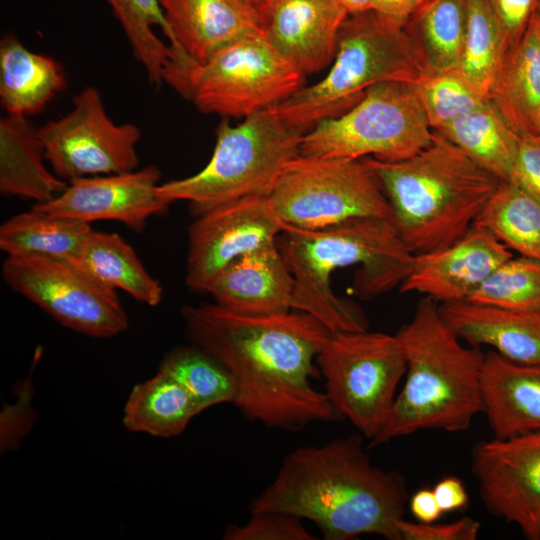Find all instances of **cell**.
<instances>
[{"label": "cell", "instance_id": "cell-46", "mask_svg": "<svg viewBox=\"0 0 540 540\" xmlns=\"http://www.w3.org/2000/svg\"><path fill=\"white\" fill-rule=\"evenodd\" d=\"M536 12L540 15V0H536Z\"/></svg>", "mask_w": 540, "mask_h": 540}, {"label": "cell", "instance_id": "cell-13", "mask_svg": "<svg viewBox=\"0 0 540 540\" xmlns=\"http://www.w3.org/2000/svg\"><path fill=\"white\" fill-rule=\"evenodd\" d=\"M72 104L66 115L37 128L45 160L53 172L69 182L136 170L140 129L132 123L113 122L93 86L74 95Z\"/></svg>", "mask_w": 540, "mask_h": 540}, {"label": "cell", "instance_id": "cell-1", "mask_svg": "<svg viewBox=\"0 0 540 540\" xmlns=\"http://www.w3.org/2000/svg\"><path fill=\"white\" fill-rule=\"evenodd\" d=\"M182 316L192 343L233 377V404L246 418L290 432L340 418L312 385L320 374L314 361L333 333L314 316L246 314L217 303L185 306Z\"/></svg>", "mask_w": 540, "mask_h": 540}, {"label": "cell", "instance_id": "cell-43", "mask_svg": "<svg viewBox=\"0 0 540 540\" xmlns=\"http://www.w3.org/2000/svg\"><path fill=\"white\" fill-rule=\"evenodd\" d=\"M409 509L412 515L422 523L435 522L442 515L433 489L423 488L410 496Z\"/></svg>", "mask_w": 540, "mask_h": 540}, {"label": "cell", "instance_id": "cell-35", "mask_svg": "<svg viewBox=\"0 0 540 540\" xmlns=\"http://www.w3.org/2000/svg\"><path fill=\"white\" fill-rule=\"evenodd\" d=\"M415 86L433 131L441 130L490 100L458 69L428 73Z\"/></svg>", "mask_w": 540, "mask_h": 540}, {"label": "cell", "instance_id": "cell-47", "mask_svg": "<svg viewBox=\"0 0 540 540\" xmlns=\"http://www.w3.org/2000/svg\"><path fill=\"white\" fill-rule=\"evenodd\" d=\"M538 136L540 138V112H539V119H538Z\"/></svg>", "mask_w": 540, "mask_h": 540}, {"label": "cell", "instance_id": "cell-45", "mask_svg": "<svg viewBox=\"0 0 540 540\" xmlns=\"http://www.w3.org/2000/svg\"><path fill=\"white\" fill-rule=\"evenodd\" d=\"M242 1L256 9V6L260 0H242Z\"/></svg>", "mask_w": 540, "mask_h": 540}, {"label": "cell", "instance_id": "cell-12", "mask_svg": "<svg viewBox=\"0 0 540 540\" xmlns=\"http://www.w3.org/2000/svg\"><path fill=\"white\" fill-rule=\"evenodd\" d=\"M1 272L12 290L75 332L111 338L128 328V316L116 290L70 260L36 254L7 255Z\"/></svg>", "mask_w": 540, "mask_h": 540}, {"label": "cell", "instance_id": "cell-11", "mask_svg": "<svg viewBox=\"0 0 540 540\" xmlns=\"http://www.w3.org/2000/svg\"><path fill=\"white\" fill-rule=\"evenodd\" d=\"M318 369L325 394L368 441L385 424L406 372L398 337L382 332H333L320 351Z\"/></svg>", "mask_w": 540, "mask_h": 540}, {"label": "cell", "instance_id": "cell-6", "mask_svg": "<svg viewBox=\"0 0 540 540\" xmlns=\"http://www.w3.org/2000/svg\"><path fill=\"white\" fill-rule=\"evenodd\" d=\"M426 74L420 50L406 27L390 25L368 10L344 20L327 74L270 109L285 124L306 133L318 122L352 108L376 84L417 83Z\"/></svg>", "mask_w": 540, "mask_h": 540}, {"label": "cell", "instance_id": "cell-28", "mask_svg": "<svg viewBox=\"0 0 540 540\" xmlns=\"http://www.w3.org/2000/svg\"><path fill=\"white\" fill-rule=\"evenodd\" d=\"M436 132L502 181H509L518 135L491 100Z\"/></svg>", "mask_w": 540, "mask_h": 540}, {"label": "cell", "instance_id": "cell-34", "mask_svg": "<svg viewBox=\"0 0 540 540\" xmlns=\"http://www.w3.org/2000/svg\"><path fill=\"white\" fill-rule=\"evenodd\" d=\"M159 369L177 380L202 411L214 405L234 402L236 387L229 371L194 344L168 352Z\"/></svg>", "mask_w": 540, "mask_h": 540}, {"label": "cell", "instance_id": "cell-17", "mask_svg": "<svg viewBox=\"0 0 540 540\" xmlns=\"http://www.w3.org/2000/svg\"><path fill=\"white\" fill-rule=\"evenodd\" d=\"M511 251L488 230L473 224L450 246L415 254L400 292H416L436 302L467 300L504 262Z\"/></svg>", "mask_w": 540, "mask_h": 540}, {"label": "cell", "instance_id": "cell-20", "mask_svg": "<svg viewBox=\"0 0 540 540\" xmlns=\"http://www.w3.org/2000/svg\"><path fill=\"white\" fill-rule=\"evenodd\" d=\"M293 276L277 246L269 244L228 264L206 288L215 303L246 314L292 310Z\"/></svg>", "mask_w": 540, "mask_h": 540}, {"label": "cell", "instance_id": "cell-16", "mask_svg": "<svg viewBox=\"0 0 540 540\" xmlns=\"http://www.w3.org/2000/svg\"><path fill=\"white\" fill-rule=\"evenodd\" d=\"M160 178L155 165L126 173L77 178L69 181L58 196L36 203L33 208L88 224L113 220L141 232L151 217L165 214L170 205L156 193Z\"/></svg>", "mask_w": 540, "mask_h": 540}, {"label": "cell", "instance_id": "cell-40", "mask_svg": "<svg viewBox=\"0 0 540 540\" xmlns=\"http://www.w3.org/2000/svg\"><path fill=\"white\" fill-rule=\"evenodd\" d=\"M540 200V138L518 136L517 152L509 181Z\"/></svg>", "mask_w": 540, "mask_h": 540}, {"label": "cell", "instance_id": "cell-29", "mask_svg": "<svg viewBox=\"0 0 540 540\" xmlns=\"http://www.w3.org/2000/svg\"><path fill=\"white\" fill-rule=\"evenodd\" d=\"M90 224L32 209L0 226V249L6 255L36 254L73 260L91 232Z\"/></svg>", "mask_w": 540, "mask_h": 540}, {"label": "cell", "instance_id": "cell-24", "mask_svg": "<svg viewBox=\"0 0 540 540\" xmlns=\"http://www.w3.org/2000/svg\"><path fill=\"white\" fill-rule=\"evenodd\" d=\"M44 151L37 128L27 116L0 118V191L2 194L44 203L68 185L44 165Z\"/></svg>", "mask_w": 540, "mask_h": 540}, {"label": "cell", "instance_id": "cell-33", "mask_svg": "<svg viewBox=\"0 0 540 540\" xmlns=\"http://www.w3.org/2000/svg\"><path fill=\"white\" fill-rule=\"evenodd\" d=\"M504 51L502 34L487 0H466V28L458 70L489 99Z\"/></svg>", "mask_w": 540, "mask_h": 540}, {"label": "cell", "instance_id": "cell-4", "mask_svg": "<svg viewBox=\"0 0 540 540\" xmlns=\"http://www.w3.org/2000/svg\"><path fill=\"white\" fill-rule=\"evenodd\" d=\"M362 160L376 175L405 245L421 254L452 245L503 182L439 132L398 161Z\"/></svg>", "mask_w": 540, "mask_h": 540}, {"label": "cell", "instance_id": "cell-3", "mask_svg": "<svg viewBox=\"0 0 540 540\" xmlns=\"http://www.w3.org/2000/svg\"><path fill=\"white\" fill-rule=\"evenodd\" d=\"M276 243L294 280L292 310L314 316L332 332L368 330L360 308L334 293L330 278L336 269L359 264L353 289L372 299L401 285L415 255L386 218H355L320 229L284 224Z\"/></svg>", "mask_w": 540, "mask_h": 540}, {"label": "cell", "instance_id": "cell-30", "mask_svg": "<svg viewBox=\"0 0 540 540\" xmlns=\"http://www.w3.org/2000/svg\"><path fill=\"white\" fill-rule=\"evenodd\" d=\"M405 27L417 44L428 73L459 68L466 0H425Z\"/></svg>", "mask_w": 540, "mask_h": 540}, {"label": "cell", "instance_id": "cell-38", "mask_svg": "<svg viewBox=\"0 0 540 540\" xmlns=\"http://www.w3.org/2000/svg\"><path fill=\"white\" fill-rule=\"evenodd\" d=\"M396 529L399 540H476L481 524L471 517L443 524L413 523L402 518L396 522Z\"/></svg>", "mask_w": 540, "mask_h": 540}, {"label": "cell", "instance_id": "cell-2", "mask_svg": "<svg viewBox=\"0 0 540 540\" xmlns=\"http://www.w3.org/2000/svg\"><path fill=\"white\" fill-rule=\"evenodd\" d=\"M410 494L405 477L372 463L362 435L288 453L250 513L280 512L314 523L326 540L378 535L399 540Z\"/></svg>", "mask_w": 540, "mask_h": 540}, {"label": "cell", "instance_id": "cell-22", "mask_svg": "<svg viewBox=\"0 0 540 540\" xmlns=\"http://www.w3.org/2000/svg\"><path fill=\"white\" fill-rule=\"evenodd\" d=\"M483 413L496 438L540 431V364L484 354L481 370Z\"/></svg>", "mask_w": 540, "mask_h": 540}, {"label": "cell", "instance_id": "cell-23", "mask_svg": "<svg viewBox=\"0 0 540 540\" xmlns=\"http://www.w3.org/2000/svg\"><path fill=\"white\" fill-rule=\"evenodd\" d=\"M490 100L518 136H538L540 15L537 12L520 41L505 51Z\"/></svg>", "mask_w": 540, "mask_h": 540}, {"label": "cell", "instance_id": "cell-37", "mask_svg": "<svg viewBox=\"0 0 540 540\" xmlns=\"http://www.w3.org/2000/svg\"><path fill=\"white\" fill-rule=\"evenodd\" d=\"M225 540H315L302 524L301 519L280 512L251 513L242 524L228 525L223 533Z\"/></svg>", "mask_w": 540, "mask_h": 540}, {"label": "cell", "instance_id": "cell-31", "mask_svg": "<svg viewBox=\"0 0 540 540\" xmlns=\"http://www.w3.org/2000/svg\"><path fill=\"white\" fill-rule=\"evenodd\" d=\"M473 224L509 250L540 261V200L518 185L503 181Z\"/></svg>", "mask_w": 540, "mask_h": 540}, {"label": "cell", "instance_id": "cell-18", "mask_svg": "<svg viewBox=\"0 0 540 540\" xmlns=\"http://www.w3.org/2000/svg\"><path fill=\"white\" fill-rule=\"evenodd\" d=\"M256 10L263 36L305 75L333 61L349 16L336 0H260Z\"/></svg>", "mask_w": 540, "mask_h": 540}, {"label": "cell", "instance_id": "cell-39", "mask_svg": "<svg viewBox=\"0 0 540 540\" xmlns=\"http://www.w3.org/2000/svg\"><path fill=\"white\" fill-rule=\"evenodd\" d=\"M487 2L499 25L506 51L518 43L526 32L536 12V0H487Z\"/></svg>", "mask_w": 540, "mask_h": 540}, {"label": "cell", "instance_id": "cell-10", "mask_svg": "<svg viewBox=\"0 0 540 540\" xmlns=\"http://www.w3.org/2000/svg\"><path fill=\"white\" fill-rule=\"evenodd\" d=\"M271 204L285 224L320 229L355 218H391V208L362 159L298 154L279 173Z\"/></svg>", "mask_w": 540, "mask_h": 540}, {"label": "cell", "instance_id": "cell-19", "mask_svg": "<svg viewBox=\"0 0 540 540\" xmlns=\"http://www.w3.org/2000/svg\"><path fill=\"white\" fill-rule=\"evenodd\" d=\"M169 45L204 61L227 45L260 35L257 10L242 0H159Z\"/></svg>", "mask_w": 540, "mask_h": 540}, {"label": "cell", "instance_id": "cell-7", "mask_svg": "<svg viewBox=\"0 0 540 540\" xmlns=\"http://www.w3.org/2000/svg\"><path fill=\"white\" fill-rule=\"evenodd\" d=\"M170 49L163 84L202 113L246 118L305 86L306 75L263 34L237 40L204 61Z\"/></svg>", "mask_w": 540, "mask_h": 540}, {"label": "cell", "instance_id": "cell-42", "mask_svg": "<svg viewBox=\"0 0 540 540\" xmlns=\"http://www.w3.org/2000/svg\"><path fill=\"white\" fill-rule=\"evenodd\" d=\"M433 492L443 513L461 509L468 504L465 485L458 477L441 479L433 487Z\"/></svg>", "mask_w": 540, "mask_h": 540}, {"label": "cell", "instance_id": "cell-36", "mask_svg": "<svg viewBox=\"0 0 540 540\" xmlns=\"http://www.w3.org/2000/svg\"><path fill=\"white\" fill-rule=\"evenodd\" d=\"M468 301L518 310H540V261L520 256L501 264Z\"/></svg>", "mask_w": 540, "mask_h": 540}, {"label": "cell", "instance_id": "cell-15", "mask_svg": "<svg viewBox=\"0 0 540 540\" xmlns=\"http://www.w3.org/2000/svg\"><path fill=\"white\" fill-rule=\"evenodd\" d=\"M472 471L489 513L540 540V431L479 441Z\"/></svg>", "mask_w": 540, "mask_h": 540}, {"label": "cell", "instance_id": "cell-8", "mask_svg": "<svg viewBox=\"0 0 540 540\" xmlns=\"http://www.w3.org/2000/svg\"><path fill=\"white\" fill-rule=\"evenodd\" d=\"M304 132L285 124L270 108L240 124L224 120L208 163L187 178L160 183L158 197L187 201L197 217L251 195H269L284 165L297 156Z\"/></svg>", "mask_w": 540, "mask_h": 540}, {"label": "cell", "instance_id": "cell-41", "mask_svg": "<svg viewBox=\"0 0 540 540\" xmlns=\"http://www.w3.org/2000/svg\"><path fill=\"white\" fill-rule=\"evenodd\" d=\"M425 0H371L369 10L382 21L405 27Z\"/></svg>", "mask_w": 540, "mask_h": 540}, {"label": "cell", "instance_id": "cell-14", "mask_svg": "<svg viewBox=\"0 0 540 540\" xmlns=\"http://www.w3.org/2000/svg\"><path fill=\"white\" fill-rule=\"evenodd\" d=\"M283 227L269 195L247 196L197 216L188 229L187 287L205 292L232 261L275 243Z\"/></svg>", "mask_w": 540, "mask_h": 540}, {"label": "cell", "instance_id": "cell-44", "mask_svg": "<svg viewBox=\"0 0 540 540\" xmlns=\"http://www.w3.org/2000/svg\"><path fill=\"white\" fill-rule=\"evenodd\" d=\"M349 15L368 11L371 0H336Z\"/></svg>", "mask_w": 540, "mask_h": 540}, {"label": "cell", "instance_id": "cell-25", "mask_svg": "<svg viewBox=\"0 0 540 540\" xmlns=\"http://www.w3.org/2000/svg\"><path fill=\"white\" fill-rule=\"evenodd\" d=\"M66 86L54 58L29 50L12 34L0 41V102L6 113L37 114Z\"/></svg>", "mask_w": 540, "mask_h": 540}, {"label": "cell", "instance_id": "cell-32", "mask_svg": "<svg viewBox=\"0 0 540 540\" xmlns=\"http://www.w3.org/2000/svg\"><path fill=\"white\" fill-rule=\"evenodd\" d=\"M119 21L136 60L142 65L149 83L155 88L163 85V69L170 56L166 45L154 32L160 27L168 41L170 28L159 0H104Z\"/></svg>", "mask_w": 540, "mask_h": 540}, {"label": "cell", "instance_id": "cell-5", "mask_svg": "<svg viewBox=\"0 0 540 540\" xmlns=\"http://www.w3.org/2000/svg\"><path fill=\"white\" fill-rule=\"evenodd\" d=\"M406 358L405 383L390 414L369 441L376 447L423 429L463 432L483 412L484 353L465 347L442 319L437 302L425 297L397 332Z\"/></svg>", "mask_w": 540, "mask_h": 540}, {"label": "cell", "instance_id": "cell-21", "mask_svg": "<svg viewBox=\"0 0 540 540\" xmlns=\"http://www.w3.org/2000/svg\"><path fill=\"white\" fill-rule=\"evenodd\" d=\"M439 313L471 346H491L521 364H540V310H518L468 300L442 303Z\"/></svg>", "mask_w": 540, "mask_h": 540}, {"label": "cell", "instance_id": "cell-26", "mask_svg": "<svg viewBox=\"0 0 540 540\" xmlns=\"http://www.w3.org/2000/svg\"><path fill=\"white\" fill-rule=\"evenodd\" d=\"M70 261L100 283L125 291L138 302L155 307L162 300L159 281L149 274L132 246L116 233L92 229L79 254Z\"/></svg>", "mask_w": 540, "mask_h": 540}, {"label": "cell", "instance_id": "cell-9", "mask_svg": "<svg viewBox=\"0 0 540 540\" xmlns=\"http://www.w3.org/2000/svg\"><path fill=\"white\" fill-rule=\"evenodd\" d=\"M433 136L415 83L370 87L352 108L318 122L302 138L299 154L383 161L406 159Z\"/></svg>", "mask_w": 540, "mask_h": 540}, {"label": "cell", "instance_id": "cell-27", "mask_svg": "<svg viewBox=\"0 0 540 540\" xmlns=\"http://www.w3.org/2000/svg\"><path fill=\"white\" fill-rule=\"evenodd\" d=\"M201 412L185 388L159 369L132 388L123 409V425L131 432L170 438L181 434Z\"/></svg>", "mask_w": 540, "mask_h": 540}]
</instances>
